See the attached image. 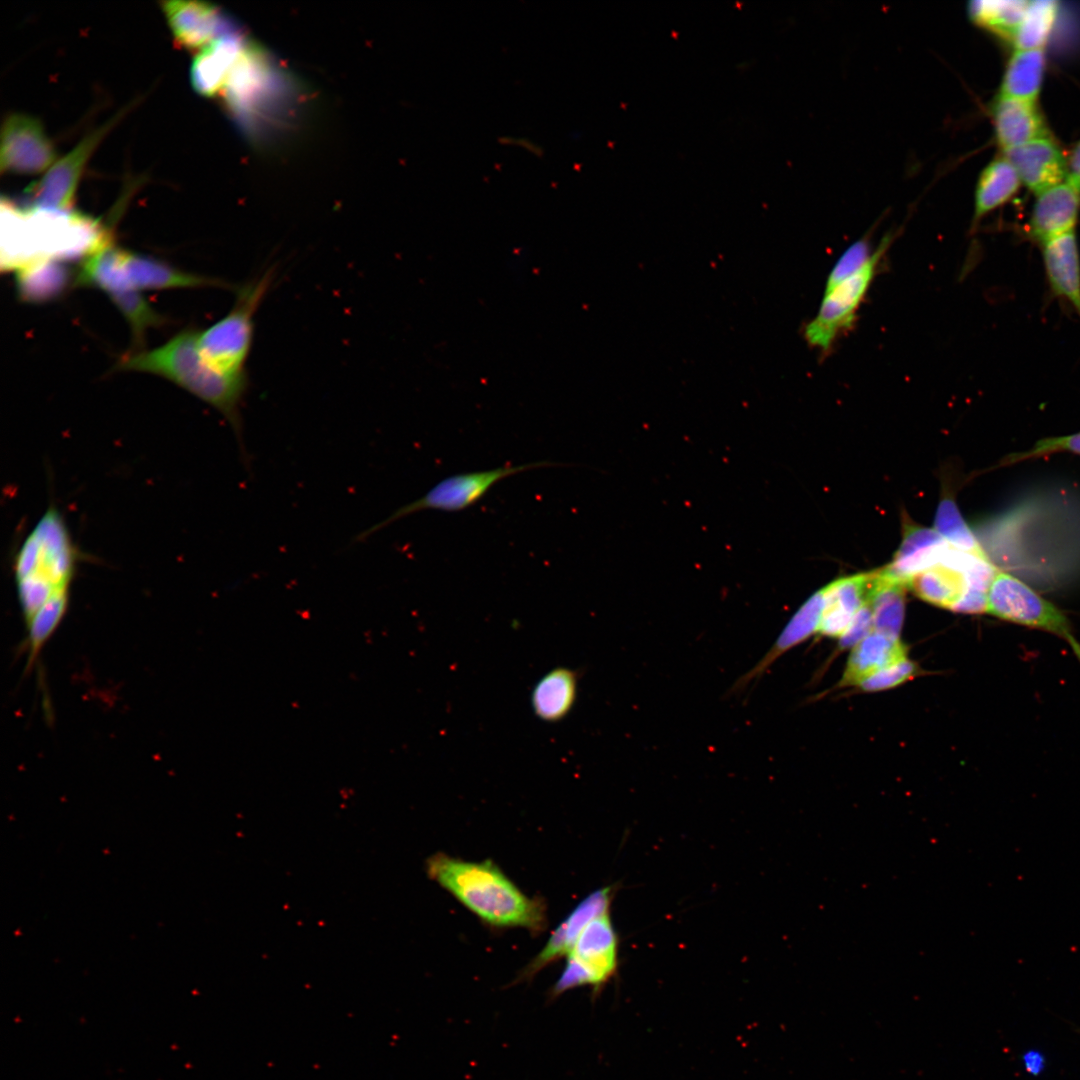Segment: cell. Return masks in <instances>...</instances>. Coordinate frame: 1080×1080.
Masks as SVG:
<instances>
[{
    "label": "cell",
    "mask_w": 1080,
    "mask_h": 1080,
    "mask_svg": "<svg viewBox=\"0 0 1080 1080\" xmlns=\"http://www.w3.org/2000/svg\"><path fill=\"white\" fill-rule=\"evenodd\" d=\"M67 277L62 267L49 259L18 268V285L27 300L48 299L62 291Z\"/></svg>",
    "instance_id": "obj_30"
},
{
    "label": "cell",
    "mask_w": 1080,
    "mask_h": 1080,
    "mask_svg": "<svg viewBox=\"0 0 1080 1080\" xmlns=\"http://www.w3.org/2000/svg\"><path fill=\"white\" fill-rule=\"evenodd\" d=\"M1020 184L1016 170L1003 155L991 161L977 181L972 226L1012 198Z\"/></svg>",
    "instance_id": "obj_27"
},
{
    "label": "cell",
    "mask_w": 1080,
    "mask_h": 1080,
    "mask_svg": "<svg viewBox=\"0 0 1080 1080\" xmlns=\"http://www.w3.org/2000/svg\"><path fill=\"white\" fill-rule=\"evenodd\" d=\"M903 658H906V648L899 639L873 631L853 647L839 684L841 687L858 685Z\"/></svg>",
    "instance_id": "obj_22"
},
{
    "label": "cell",
    "mask_w": 1080,
    "mask_h": 1080,
    "mask_svg": "<svg viewBox=\"0 0 1080 1080\" xmlns=\"http://www.w3.org/2000/svg\"><path fill=\"white\" fill-rule=\"evenodd\" d=\"M822 589L814 593L792 616L776 641L763 657L732 685L730 693H739L758 681L773 663L788 650L819 631L823 610Z\"/></svg>",
    "instance_id": "obj_17"
},
{
    "label": "cell",
    "mask_w": 1080,
    "mask_h": 1080,
    "mask_svg": "<svg viewBox=\"0 0 1080 1080\" xmlns=\"http://www.w3.org/2000/svg\"><path fill=\"white\" fill-rule=\"evenodd\" d=\"M273 281V270L237 288L233 308L198 332V348L214 368L228 375L245 374L254 335V316Z\"/></svg>",
    "instance_id": "obj_4"
},
{
    "label": "cell",
    "mask_w": 1080,
    "mask_h": 1080,
    "mask_svg": "<svg viewBox=\"0 0 1080 1080\" xmlns=\"http://www.w3.org/2000/svg\"><path fill=\"white\" fill-rule=\"evenodd\" d=\"M874 249L867 237L860 238L851 244L833 265L827 276L824 290L831 289L859 270L871 257Z\"/></svg>",
    "instance_id": "obj_34"
},
{
    "label": "cell",
    "mask_w": 1080,
    "mask_h": 1080,
    "mask_svg": "<svg viewBox=\"0 0 1080 1080\" xmlns=\"http://www.w3.org/2000/svg\"><path fill=\"white\" fill-rule=\"evenodd\" d=\"M1056 452H1071L1080 455V432L1038 440L1030 450L1011 455L1008 461L1018 462Z\"/></svg>",
    "instance_id": "obj_36"
},
{
    "label": "cell",
    "mask_w": 1080,
    "mask_h": 1080,
    "mask_svg": "<svg viewBox=\"0 0 1080 1080\" xmlns=\"http://www.w3.org/2000/svg\"><path fill=\"white\" fill-rule=\"evenodd\" d=\"M905 587L882 570L874 572L867 603L872 611L875 632L899 639L905 612Z\"/></svg>",
    "instance_id": "obj_25"
},
{
    "label": "cell",
    "mask_w": 1080,
    "mask_h": 1080,
    "mask_svg": "<svg viewBox=\"0 0 1080 1080\" xmlns=\"http://www.w3.org/2000/svg\"><path fill=\"white\" fill-rule=\"evenodd\" d=\"M1069 175L1080 180V141L1067 157Z\"/></svg>",
    "instance_id": "obj_38"
},
{
    "label": "cell",
    "mask_w": 1080,
    "mask_h": 1080,
    "mask_svg": "<svg viewBox=\"0 0 1080 1080\" xmlns=\"http://www.w3.org/2000/svg\"><path fill=\"white\" fill-rule=\"evenodd\" d=\"M1077 1032H1079V1033H1080V1028H1077Z\"/></svg>",
    "instance_id": "obj_40"
},
{
    "label": "cell",
    "mask_w": 1080,
    "mask_h": 1080,
    "mask_svg": "<svg viewBox=\"0 0 1080 1080\" xmlns=\"http://www.w3.org/2000/svg\"><path fill=\"white\" fill-rule=\"evenodd\" d=\"M1029 1L979 0L968 4L971 20L999 36L1014 40Z\"/></svg>",
    "instance_id": "obj_28"
},
{
    "label": "cell",
    "mask_w": 1080,
    "mask_h": 1080,
    "mask_svg": "<svg viewBox=\"0 0 1080 1080\" xmlns=\"http://www.w3.org/2000/svg\"><path fill=\"white\" fill-rule=\"evenodd\" d=\"M935 530L956 549L989 560L950 495L942 497L938 504Z\"/></svg>",
    "instance_id": "obj_29"
},
{
    "label": "cell",
    "mask_w": 1080,
    "mask_h": 1080,
    "mask_svg": "<svg viewBox=\"0 0 1080 1080\" xmlns=\"http://www.w3.org/2000/svg\"><path fill=\"white\" fill-rule=\"evenodd\" d=\"M502 142L504 144H513V145L521 146V147L527 149L528 151H530L531 153L535 154L536 156H540V155L543 154L542 148L540 146H538L537 144H535L534 142H532V141H530L529 139H526V138L503 137Z\"/></svg>",
    "instance_id": "obj_39"
},
{
    "label": "cell",
    "mask_w": 1080,
    "mask_h": 1080,
    "mask_svg": "<svg viewBox=\"0 0 1080 1080\" xmlns=\"http://www.w3.org/2000/svg\"><path fill=\"white\" fill-rule=\"evenodd\" d=\"M1057 11V1H1029L1013 40L1016 49L1044 48L1054 25Z\"/></svg>",
    "instance_id": "obj_31"
},
{
    "label": "cell",
    "mask_w": 1080,
    "mask_h": 1080,
    "mask_svg": "<svg viewBox=\"0 0 1080 1080\" xmlns=\"http://www.w3.org/2000/svg\"><path fill=\"white\" fill-rule=\"evenodd\" d=\"M918 673V666L911 660L903 658L870 675L857 686L863 691H881L896 687Z\"/></svg>",
    "instance_id": "obj_35"
},
{
    "label": "cell",
    "mask_w": 1080,
    "mask_h": 1080,
    "mask_svg": "<svg viewBox=\"0 0 1080 1080\" xmlns=\"http://www.w3.org/2000/svg\"><path fill=\"white\" fill-rule=\"evenodd\" d=\"M161 7L177 46L187 50L203 49L235 30L218 8L205 2L164 1Z\"/></svg>",
    "instance_id": "obj_11"
},
{
    "label": "cell",
    "mask_w": 1080,
    "mask_h": 1080,
    "mask_svg": "<svg viewBox=\"0 0 1080 1080\" xmlns=\"http://www.w3.org/2000/svg\"><path fill=\"white\" fill-rule=\"evenodd\" d=\"M907 587L928 603L952 609L970 589V582L965 570L938 563L914 575Z\"/></svg>",
    "instance_id": "obj_23"
},
{
    "label": "cell",
    "mask_w": 1080,
    "mask_h": 1080,
    "mask_svg": "<svg viewBox=\"0 0 1080 1080\" xmlns=\"http://www.w3.org/2000/svg\"><path fill=\"white\" fill-rule=\"evenodd\" d=\"M68 602L69 601H55L49 603L26 622L29 632L30 661L33 662L44 644L56 631L64 618L68 608Z\"/></svg>",
    "instance_id": "obj_33"
},
{
    "label": "cell",
    "mask_w": 1080,
    "mask_h": 1080,
    "mask_svg": "<svg viewBox=\"0 0 1080 1080\" xmlns=\"http://www.w3.org/2000/svg\"><path fill=\"white\" fill-rule=\"evenodd\" d=\"M119 118L121 114L88 133L69 153L48 169L43 178L32 187L33 208L62 212L71 209L88 160Z\"/></svg>",
    "instance_id": "obj_9"
},
{
    "label": "cell",
    "mask_w": 1080,
    "mask_h": 1080,
    "mask_svg": "<svg viewBox=\"0 0 1080 1080\" xmlns=\"http://www.w3.org/2000/svg\"><path fill=\"white\" fill-rule=\"evenodd\" d=\"M874 572L839 578L822 589L823 610L819 633L841 636L855 614L867 603Z\"/></svg>",
    "instance_id": "obj_18"
},
{
    "label": "cell",
    "mask_w": 1080,
    "mask_h": 1080,
    "mask_svg": "<svg viewBox=\"0 0 1080 1080\" xmlns=\"http://www.w3.org/2000/svg\"><path fill=\"white\" fill-rule=\"evenodd\" d=\"M119 267L126 286L137 291L185 287H227V283L178 270L155 258L118 248Z\"/></svg>",
    "instance_id": "obj_15"
},
{
    "label": "cell",
    "mask_w": 1080,
    "mask_h": 1080,
    "mask_svg": "<svg viewBox=\"0 0 1080 1080\" xmlns=\"http://www.w3.org/2000/svg\"><path fill=\"white\" fill-rule=\"evenodd\" d=\"M555 465L561 464L539 461L448 476L435 484L422 497L398 508L387 518L356 535L353 542L365 541L395 521L422 510L456 512L467 509L482 499L499 481L527 470Z\"/></svg>",
    "instance_id": "obj_6"
},
{
    "label": "cell",
    "mask_w": 1080,
    "mask_h": 1080,
    "mask_svg": "<svg viewBox=\"0 0 1080 1080\" xmlns=\"http://www.w3.org/2000/svg\"><path fill=\"white\" fill-rule=\"evenodd\" d=\"M53 143L41 122L26 114H9L3 122L0 145L1 172L37 174L56 161Z\"/></svg>",
    "instance_id": "obj_10"
},
{
    "label": "cell",
    "mask_w": 1080,
    "mask_h": 1080,
    "mask_svg": "<svg viewBox=\"0 0 1080 1080\" xmlns=\"http://www.w3.org/2000/svg\"><path fill=\"white\" fill-rule=\"evenodd\" d=\"M872 611L866 603L854 616L846 631L840 636L839 648H853L873 632Z\"/></svg>",
    "instance_id": "obj_37"
},
{
    "label": "cell",
    "mask_w": 1080,
    "mask_h": 1080,
    "mask_svg": "<svg viewBox=\"0 0 1080 1080\" xmlns=\"http://www.w3.org/2000/svg\"><path fill=\"white\" fill-rule=\"evenodd\" d=\"M80 553L62 513L51 505L18 548L13 572L25 621L49 603L69 601Z\"/></svg>",
    "instance_id": "obj_3"
},
{
    "label": "cell",
    "mask_w": 1080,
    "mask_h": 1080,
    "mask_svg": "<svg viewBox=\"0 0 1080 1080\" xmlns=\"http://www.w3.org/2000/svg\"><path fill=\"white\" fill-rule=\"evenodd\" d=\"M426 872L491 927L539 933L547 925L543 901L524 894L491 860L467 861L438 852L427 859Z\"/></svg>",
    "instance_id": "obj_1"
},
{
    "label": "cell",
    "mask_w": 1080,
    "mask_h": 1080,
    "mask_svg": "<svg viewBox=\"0 0 1080 1080\" xmlns=\"http://www.w3.org/2000/svg\"><path fill=\"white\" fill-rule=\"evenodd\" d=\"M576 696V673L566 667H558L549 671L536 683L531 695V704L538 718L555 722L569 713Z\"/></svg>",
    "instance_id": "obj_24"
},
{
    "label": "cell",
    "mask_w": 1080,
    "mask_h": 1080,
    "mask_svg": "<svg viewBox=\"0 0 1080 1080\" xmlns=\"http://www.w3.org/2000/svg\"><path fill=\"white\" fill-rule=\"evenodd\" d=\"M611 898V887H604L583 899L552 932L544 948L523 968L516 982L533 978L549 964L567 956L584 928L596 917L609 912Z\"/></svg>",
    "instance_id": "obj_12"
},
{
    "label": "cell",
    "mask_w": 1080,
    "mask_h": 1080,
    "mask_svg": "<svg viewBox=\"0 0 1080 1080\" xmlns=\"http://www.w3.org/2000/svg\"><path fill=\"white\" fill-rule=\"evenodd\" d=\"M986 611L1002 620L1062 638L1080 661V643L1065 614L1013 575L997 569L987 591Z\"/></svg>",
    "instance_id": "obj_7"
},
{
    "label": "cell",
    "mask_w": 1080,
    "mask_h": 1080,
    "mask_svg": "<svg viewBox=\"0 0 1080 1080\" xmlns=\"http://www.w3.org/2000/svg\"><path fill=\"white\" fill-rule=\"evenodd\" d=\"M1045 63L1044 48L1015 49L1004 72L999 95L1036 103Z\"/></svg>",
    "instance_id": "obj_26"
},
{
    "label": "cell",
    "mask_w": 1080,
    "mask_h": 1080,
    "mask_svg": "<svg viewBox=\"0 0 1080 1080\" xmlns=\"http://www.w3.org/2000/svg\"><path fill=\"white\" fill-rule=\"evenodd\" d=\"M1080 210V180L1068 176L1039 194L1028 223L1029 234L1041 245L1074 231Z\"/></svg>",
    "instance_id": "obj_13"
},
{
    "label": "cell",
    "mask_w": 1080,
    "mask_h": 1080,
    "mask_svg": "<svg viewBox=\"0 0 1080 1080\" xmlns=\"http://www.w3.org/2000/svg\"><path fill=\"white\" fill-rule=\"evenodd\" d=\"M894 238L892 233L886 234L859 270L831 289L824 290L815 317L803 329L807 344L823 356L832 350L840 336L853 327Z\"/></svg>",
    "instance_id": "obj_5"
},
{
    "label": "cell",
    "mask_w": 1080,
    "mask_h": 1080,
    "mask_svg": "<svg viewBox=\"0 0 1080 1080\" xmlns=\"http://www.w3.org/2000/svg\"><path fill=\"white\" fill-rule=\"evenodd\" d=\"M117 369L159 375L215 408L229 422L241 459L249 467L241 415L247 374L228 375L211 366L199 351L198 331L188 328L155 349L127 354Z\"/></svg>",
    "instance_id": "obj_2"
},
{
    "label": "cell",
    "mask_w": 1080,
    "mask_h": 1080,
    "mask_svg": "<svg viewBox=\"0 0 1080 1080\" xmlns=\"http://www.w3.org/2000/svg\"><path fill=\"white\" fill-rule=\"evenodd\" d=\"M246 45L241 34L234 30L201 49L191 66L193 88L208 97L222 91Z\"/></svg>",
    "instance_id": "obj_19"
},
{
    "label": "cell",
    "mask_w": 1080,
    "mask_h": 1080,
    "mask_svg": "<svg viewBox=\"0 0 1080 1080\" xmlns=\"http://www.w3.org/2000/svg\"><path fill=\"white\" fill-rule=\"evenodd\" d=\"M991 113L995 137L1002 151L1049 137L1035 102L998 95Z\"/></svg>",
    "instance_id": "obj_20"
},
{
    "label": "cell",
    "mask_w": 1080,
    "mask_h": 1080,
    "mask_svg": "<svg viewBox=\"0 0 1080 1080\" xmlns=\"http://www.w3.org/2000/svg\"><path fill=\"white\" fill-rule=\"evenodd\" d=\"M1042 255L1052 291L1070 302L1080 316V256L1075 231L1043 243Z\"/></svg>",
    "instance_id": "obj_21"
},
{
    "label": "cell",
    "mask_w": 1080,
    "mask_h": 1080,
    "mask_svg": "<svg viewBox=\"0 0 1080 1080\" xmlns=\"http://www.w3.org/2000/svg\"><path fill=\"white\" fill-rule=\"evenodd\" d=\"M108 296L128 321L135 348L143 345L149 328L161 326L166 322L137 290L127 289Z\"/></svg>",
    "instance_id": "obj_32"
},
{
    "label": "cell",
    "mask_w": 1080,
    "mask_h": 1080,
    "mask_svg": "<svg viewBox=\"0 0 1080 1080\" xmlns=\"http://www.w3.org/2000/svg\"><path fill=\"white\" fill-rule=\"evenodd\" d=\"M950 545L935 529L905 522L902 542L882 572L907 586L914 575L944 561Z\"/></svg>",
    "instance_id": "obj_16"
},
{
    "label": "cell",
    "mask_w": 1080,
    "mask_h": 1080,
    "mask_svg": "<svg viewBox=\"0 0 1080 1080\" xmlns=\"http://www.w3.org/2000/svg\"><path fill=\"white\" fill-rule=\"evenodd\" d=\"M1003 156L1012 164L1021 183L1036 195L1069 176L1067 156L1050 137L1005 150Z\"/></svg>",
    "instance_id": "obj_14"
},
{
    "label": "cell",
    "mask_w": 1080,
    "mask_h": 1080,
    "mask_svg": "<svg viewBox=\"0 0 1080 1080\" xmlns=\"http://www.w3.org/2000/svg\"><path fill=\"white\" fill-rule=\"evenodd\" d=\"M617 970V936L609 912L592 920L567 955L566 965L550 992L555 998L567 990L591 986L598 991Z\"/></svg>",
    "instance_id": "obj_8"
}]
</instances>
